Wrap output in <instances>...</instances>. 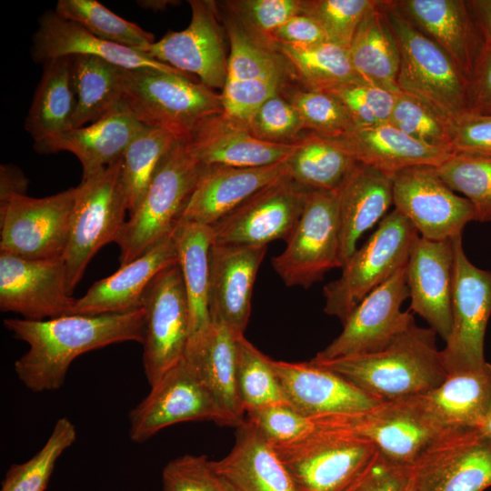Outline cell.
Segmentation results:
<instances>
[{
	"mask_svg": "<svg viewBox=\"0 0 491 491\" xmlns=\"http://www.w3.org/2000/svg\"><path fill=\"white\" fill-rule=\"evenodd\" d=\"M145 323L143 307L123 314L4 320L5 328L29 346L15 362V372L35 393L59 389L72 362L86 352L123 342L143 344Z\"/></svg>",
	"mask_w": 491,
	"mask_h": 491,
	"instance_id": "cell-1",
	"label": "cell"
},
{
	"mask_svg": "<svg viewBox=\"0 0 491 491\" xmlns=\"http://www.w3.org/2000/svg\"><path fill=\"white\" fill-rule=\"evenodd\" d=\"M436 333L414 322L386 347L370 354L325 361H310L331 370L383 401L426 394L447 376Z\"/></svg>",
	"mask_w": 491,
	"mask_h": 491,
	"instance_id": "cell-2",
	"label": "cell"
},
{
	"mask_svg": "<svg viewBox=\"0 0 491 491\" xmlns=\"http://www.w3.org/2000/svg\"><path fill=\"white\" fill-rule=\"evenodd\" d=\"M400 54V91L424 101L450 123L471 112L469 81L450 56L395 5L382 1Z\"/></svg>",
	"mask_w": 491,
	"mask_h": 491,
	"instance_id": "cell-3",
	"label": "cell"
},
{
	"mask_svg": "<svg viewBox=\"0 0 491 491\" xmlns=\"http://www.w3.org/2000/svg\"><path fill=\"white\" fill-rule=\"evenodd\" d=\"M203 168L191 155L185 141L176 139L117 236L120 266L136 259L172 235Z\"/></svg>",
	"mask_w": 491,
	"mask_h": 491,
	"instance_id": "cell-4",
	"label": "cell"
},
{
	"mask_svg": "<svg viewBox=\"0 0 491 491\" xmlns=\"http://www.w3.org/2000/svg\"><path fill=\"white\" fill-rule=\"evenodd\" d=\"M122 87L124 101L144 125L167 131L178 140L223 113L221 94L187 75L123 68Z\"/></svg>",
	"mask_w": 491,
	"mask_h": 491,
	"instance_id": "cell-5",
	"label": "cell"
},
{
	"mask_svg": "<svg viewBox=\"0 0 491 491\" xmlns=\"http://www.w3.org/2000/svg\"><path fill=\"white\" fill-rule=\"evenodd\" d=\"M418 233L394 209L385 216L366 243L342 266L339 278L325 286L324 311L342 325L374 289L406 266Z\"/></svg>",
	"mask_w": 491,
	"mask_h": 491,
	"instance_id": "cell-6",
	"label": "cell"
},
{
	"mask_svg": "<svg viewBox=\"0 0 491 491\" xmlns=\"http://www.w3.org/2000/svg\"><path fill=\"white\" fill-rule=\"evenodd\" d=\"M72 213L64 261L71 294L94 256L115 243L128 211L121 180V159L82 179Z\"/></svg>",
	"mask_w": 491,
	"mask_h": 491,
	"instance_id": "cell-7",
	"label": "cell"
},
{
	"mask_svg": "<svg viewBox=\"0 0 491 491\" xmlns=\"http://www.w3.org/2000/svg\"><path fill=\"white\" fill-rule=\"evenodd\" d=\"M312 419L318 427L369 440L384 457L406 467L446 430L427 412L419 396L383 401L360 412Z\"/></svg>",
	"mask_w": 491,
	"mask_h": 491,
	"instance_id": "cell-8",
	"label": "cell"
},
{
	"mask_svg": "<svg viewBox=\"0 0 491 491\" xmlns=\"http://www.w3.org/2000/svg\"><path fill=\"white\" fill-rule=\"evenodd\" d=\"M273 447L297 491H343L377 452L364 437L318 426L298 441Z\"/></svg>",
	"mask_w": 491,
	"mask_h": 491,
	"instance_id": "cell-9",
	"label": "cell"
},
{
	"mask_svg": "<svg viewBox=\"0 0 491 491\" xmlns=\"http://www.w3.org/2000/svg\"><path fill=\"white\" fill-rule=\"evenodd\" d=\"M272 266L287 286L308 288L341 267L337 192L312 190L284 251Z\"/></svg>",
	"mask_w": 491,
	"mask_h": 491,
	"instance_id": "cell-10",
	"label": "cell"
},
{
	"mask_svg": "<svg viewBox=\"0 0 491 491\" xmlns=\"http://www.w3.org/2000/svg\"><path fill=\"white\" fill-rule=\"evenodd\" d=\"M77 188L49 196L15 195L0 205V253L30 260L63 258Z\"/></svg>",
	"mask_w": 491,
	"mask_h": 491,
	"instance_id": "cell-11",
	"label": "cell"
},
{
	"mask_svg": "<svg viewBox=\"0 0 491 491\" xmlns=\"http://www.w3.org/2000/svg\"><path fill=\"white\" fill-rule=\"evenodd\" d=\"M143 366L150 386L183 358L191 336L190 308L178 263L161 270L146 287Z\"/></svg>",
	"mask_w": 491,
	"mask_h": 491,
	"instance_id": "cell-12",
	"label": "cell"
},
{
	"mask_svg": "<svg viewBox=\"0 0 491 491\" xmlns=\"http://www.w3.org/2000/svg\"><path fill=\"white\" fill-rule=\"evenodd\" d=\"M129 413V437L143 443L160 430L183 422L239 423L217 401L184 358L154 386Z\"/></svg>",
	"mask_w": 491,
	"mask_h": 491,
	"instance_id": "cell-13",
	"label": "cell"
},
{
	"mask_svg": "<svg viewBox=\"0 0 491 491\" xmlns=\"http://www.w3.org/2000/svg\"><path fill=\"white\" fill-rule=\"evenodd\" d=\"M452 239V326L446 346L440 350L447 374L479 368L486 363L484 340L491 315V271L480 269L468 260L462 234Z\"/></svg>",
	"mask_w": 491,
	"mask_h": 491,
	"instance_id": "cell-14",
	"label": "cell"
},
{
	"mask_svg": "<svg viewBox=\"0 0 491 491\" xmlns=\"http://www.w3.org/2000/svg\"><path fill=\"white\" fill-rule=\"evenodd\" d=\"M407 468L414 491H485L491 441L479 429H446Z\"/></svg>",
	"mask_w": 491,
	"mask_h": 491,
	"instance_id": "cell-15",
	"label": "cell"
},
{
	"mask_svg": "<svg viewBox=\"0 0 491 491\" xmlns=\"http://www.w3.org/2000/svg\"><path fill=\"white\" fill-rule=\"evenodd\" d=\"M311 191L287 175L273 181L212 226L213 243L267 246L287 241Z\"/></svg>",
	"mask_w": 491,
	"mask_h": 491,
	"instance_id": "cell-16",
	"label": "cell"
},
{
	"mask_svg": "<svg viewBox=\"0 0 491 491\" xmlns=\"http://www.w3.org/2000/svg\"><path fill=\"white\" fill-rule=\"evenodd\" d=\"M393 204L421 237L442 241L461 235L477 221L473 205L453 191L436 167L413 166L392 176Z\"/></svg>",
	"mask_w": 491,
	"mask_h": 491,
	"instance_id": "cell-17",
	"label": "cell"
},
{
	"mask_svg": "<svg viewBox=\"0 0 491 491\" xmlns=\"http://www.w3.org/2000/svg\"><path fill=\"white\" fill-rule=\"evenodd\" d=\"M409 297L405 267L370 292L343 324V330L315 361L377 352L407 329L415 319L403 302Z\"/></svg>",
	"mask_w": 491,
	"mask_h": 491,
	"instance_id": "cell-18",
	"label": "cell"
},
{
	"mask_svg": "<svg viewBox=\"0 0 491 491\" xmlns=\"http://www.w3.org/2000/svg\"><path fill=\"white\" fill-rule=\"evenodd\" d=\"M75 298L63 258L30 260L0 253V309L42 321L71 315Z\"/></svg>",
	"mask_w": 491,
	"mask_h": 491,
	"instance_id": "cell-19",
	"label": "cell"
},
{
	"mask_svg": "<svg viewBox=\"0 0 491 491\" xmlns=\"http://www.w3.org/2000/svg\"><path fill=\"white\" fill-rule=\"evenodd\" d=\"M191 20L186 28L171 31L146 50L154 59L183 73L197 75L202 84L223 89L227 75L222 31L211 1L190 0Z\"/></svg>",
	"mask_w": 491,
	"mask_h": 491,
	"instance_id": "cell-20",
	"label": "cell"
},
{
	"mask_svg": "<svg viewBox=\"0 0 491 491\" xmlns=\"http://www.w3.org/2000/svg\"><path fill=\"white\" fill-rule=\"evenodd\" d=\"M396 8L439 45L470 82L488 36L469 1L402 0Z\"/></svg>",
	"mask_w": 491,
	"mask_h": 491,
	"instance_id": "cell-21",
	"label": "cell"
},
{
	"mask_svg": "<svg viewBox=\"0 0 491 491\" xmlns=\"http://www.w3.org/2000/svg\"><path fill=\"white\" fill-rule=\"evenodd\" d=\"M267 246L212 244L209 314L235 335H245L255 280Z\"/></svg>",
	"mask_w": 491,
	"mask_h": 491,
	"instance_id": "cell-22",
	"label": "cell"
},
{
	"mask_svg": "<svg viewBox=\"0 0 491 491\" xmlns=\"http://www.w3.org/2000/svg\"><path fill=\"white\" fill-rule=\"evenodd\" d=\"M453 269L452 238H416L405 266L410 310L424 318L445 342L452 326Z\"/></svg>",
	"mask_w": 491,
	"mask_h": 491,
	"instance_id": "cell-23",
	"label": "cell"
},
{
	"mask_svg": "<svg viewBox=\"0 0 491 491\" xmlns=\"http://www.w3.org/2000/svg\"><path fill=\"white\" fill-rule=\"evenodd\" d=\"M272 366L288 402L311 418L360 412L381 402L338 374L311 361L272 359Z\"/></svg>",
	"mask_w": 491,
	"mask_h": 491,
	"instance_id": "cell-24",
	"label": "cell"
},
{
	"mask_svg": "<svg viewBox=\"0 0 491 491\" xmlns=\"http://www.w3.org/2000/svg\"><path fill=\"white\" fill-rule=\"evenodd\" d=\"M191 155L203 166L260 167L286 160L297 141L273 143L255 136L248 127L225 116L214 115L185 140Z\"/></svg>",
	"mask_w": 491,
	"mask_h": 491,
	"instance_id": "cell-25",
	"label": "cell"
},
{
	"mask_svg": "<svg viewBox=\"0 0 491 491\" xmlns=\"http://www.w3.org/2000/svg\"><path fill=\"white\" fill-rule=\"evenodd\" d=\"M75 55L97 56L125 69H155L188 76L144 52L100 39L55 10L45 11L33 35L32 59L44 65L51 59Z\"/></svg>",
	"mask_w": 491,
	"mask_h": 491,
	"instance_id": "cell-26",
	"label": "cell"
},
{
	"mask_svg": "<svg viewBox=\"0 0 491 491\" xmlns=\"http://www.w3.org/2000/svg\"><path fill=\"white\" fill-rule=\"evenodd\" d=\"M285 175L286 160L260 167L204 166L178 224L213 226L253 194Z\"/></svg>",
	"mask_w": 491,
	"mask_h": 491,
	"instance_id": "cell-27",
	"label": "cell"
},
{
	"mask_svg": "<svg viewBox=\"0 0 491 491\" xmlns=\"http://www.w3.org/2000/svg\"><path fill=\"white\" fill-rule=\"evenodd\" d=\"M145 127L123 101L91 125L72 128L35 143L34 147L40 154L72 153L81 163L84 179L119 161Z\"/></svg>",
	"mask_w": 491,
	"mask_h": 491,
	"instance_id": "cell-28",
	"label": "cell"
},
{
	"mask_svg": "<svg viewBox=\"0 0 491 491\" xmlns=\"http://www.w3.org/2000/svg\"><path fill=\"white\" fill-rule=\"evenodd\" d=\"M176 262L177 250L173 232L141 256L94 283L83 296L75 300L71 315L123 314L139 309L143 295L152 279Z\"/></svg>",
	"mask_w": 491,
	"mask_h": 491,
	"instance_id": "cell-29",
	"label": "cell"
},
{
	"mask_svg": "<svg viewBox=\"0 0 491 491\" xmlns=\"http://www.w3.org/2000/svg\"><path fill=\"white\" fill-rule=\"evenodd\" d=\"M336 139L357 163L374 167L390 176L413 166L437 167L454 155L446 148L416 140L389 122L356 127Z\"/></svg>",
	"mask_w": 491,
	"mask_h": 491,
	"instance_id": "cell-30",
	"label": "cell"
},
{
	"mask_svg": "<svg viewBox=\"0 0 491 491\" xmlns=\"http://www.w3.org/2000/svg\"><path fill=\"white\" fill-rule=\"evenodd\" d=\"M340 227V258L356 249L361 235L372 228L393 204L392 176L357 163L336 190Z\"/></svg>",
	"mask_w": 491,
	"mask_h": 491,
	"instance_id": "cell-31",
	"label": "cell"
},
{
	"mask_svg": "<svg viewBox=\"0 0 491 491\" xmlns=\"http://www.w3.org/2000/svg\"><path fill=\"white\" fill-rule=\"evenodd\" d=\"M211 462L238 491H297L273 446L246 419L236 426L229 454Z\"/></svg>",
	"mask_w": 491,
	"mask_h": 491,
	"instance_id": "cell-32",
	"label": "cell"
},
{
	"mask_svg": "<svg viewBox=\"0 0 491 491\" xmlns=\"http://www.w3.org/2000/svg\"><path fill=\"white\" fill-rule=\"evenodd\" d=\"M237 336L225 325L211 321L205 328L190 336L184 360L240 425L246 420V412L235 382Z\"/></svg>",
	"mask_w": 491,
	"mask_h": 491,
	"instance_id": "cell-33",
	"label": "cell"
},
{
	"mask_svg": "<svg viewBox=\"0 0 491 491\" xmlns=\"http://www.w3.org/2000/svg\"><path fill=\"white\" fill-rule=\"evenodd\" d=\"M419 396L443 428L480 430L491 405V364L448 373L438 386Z\"/></svg>",
	"mask_w": 491,
	"mask_h": 491,
	"instance_id": "cell-34",
	"label": "cell"
},
{
	"mask_svg": "<svg viewBox=\"0 0 491 491\" xmlns=\"http://www.w3.org/2000/svg\"><path fill=\"white\" fill-rule=\"evenodd\" d=\"M352 65L360 78L394 93L400 54L396 36L382 7V1L367 11L348 47Z\"/></svg>",
	"mask_w": 491,
	"mask_h": 491,
	"instance_id": "cell-35",
	"label": "cell"
},
{
	"mask_svg": "<svg viewBox=\"0 0 491 491\" xmlns=\"http://www.w3.org/2000/svg\"><path fill=\"white\" fill-rule=\"evenodd\" d=\"M43 65V74L25 120V129L34 144L72 129L76 105L72 56L51 59Z\"/></svg>",
	"mask_w": 491,
	"mask_h": 491,
	"instance_id": "cell-36",
	"label": "cell"
},
{
	"mask_svg": "<svg viewBox=\"0 0 491 491\" xmlns=\"http://www.w3.org/2000/svg\"><path fill=\"white\" fill-rule=\"evenodd\" d=\"M174 235L177 263L189 303L192 336L211 323L209 276L213 230L212 226L205 225L179 223Z\"/></svg>",
	"mask_w": 491,
	"mask_h": 491,
	"instance_id": "cell-37",
	"label": "cell"
},
{
	"mask_svg": "<svg viewBox=\"0 0 491 491\" xmlns=\"http://www.w3.org/2000/svg\"><path fill=\"white\" fill-rule=\"evenodd\" d=\"M357 162L336 138L314 133L297 140L286 175L311 190L336 191Z\"/></svg>",
	"mask_w": 491,
	"mask_h": 491,
	"instance_id": "cell-38",
	"label": "cell"
},
{
	"mask_svg": "<svg viewBox=\"0 0 491 491\" xmlns=\"http://www.w3.org/2000/svg\"><path fill=\"white\" fill-rule=\"evenodd\" d=\"M122 70L97 56H72L76 101L72 128L97 121L124 101Z\"/></svg>",
	"mask_w": 491,
	"mask_h": 491,
	"instance_id": "cell-39",
	"label": "cell"
},
{
	"mask_svg": "<svg viewBox=\"0 0 491 491\" xmlns=\"http://www.w3.org/2000/svg\"><path fill=\"white\" fill-rule=\"evenodd\" d=\"M271 48L282 55L304 88L329 92L364 82L352 65L348 49L336 44L302 47L275 42Z\"/></svg>",
	"mask_w": 491,
	"mask_h": 491,
	"instance_id": "cell-40",
	"label": "cell"
},
{
	"mask_svg": "<svg viewBox=\"0 0 491 491\" xmlns=\"http://www.w3.org/2000/svg\"><path fill=\"white\" fill-rule=\"evenodd\" d=\"M176 138L167 131L145 126L121 157V180L131 214L143 199L155 172Z\"/></svg>",
	"mask_w": 491,
	"mask_h": 491,
	"instance_id": "cell-41",
	"label": "cell"
},
{
	"mask_svg": "<svg viewBox=\"0 0 491 491\" xmlns=\"http://www.w3.org/2000/svg\"><path fill=\"white\" fill-rule=\"evenodd\" d=\"M55 11L100 39L145 54L155 41L151 33L118 16L95 0H59Z\"/></svg>",
	"mask_w": 491,
	"mask_h": 491,
	"instance_id": "cell-42",
	"label": "cell"
},
{
	"mask_svg": "<svg viewBox=\"0 0 491 491\" xmlns=\"http://www.w3.org/2000/svg\"><path fill=\"white\" fill-rule=\"evenodd\" d=\"M235 382L245 412L266 406L289 403L272 359L251 344L245 335L235 341Z\"/></svg>",
	"mask_w": 491,
	"mask_h": 491,
	"instance_id": "cell-43",
	"label": "cell"
},
{
	"mask_svg": "<svg viewBox=\"0 0 491 491\" xmlns=\"http://www.w3.org/2000/svg\"><path fill=\"white\" fill-rule=\"evenodd\" d=\"M225 26L230 42L226 81L286 76L288 65L281 55L254 38L233 15Z\"/></svg>",
	"mask_w": 491,
	"mask_h": 491,
	"instance_id": "cell-44",
	"label": "cell"
},
{
	"mask_svg": "<svg viewBox=\"0 0 491 491\" xmlns=\"http://www.w3.org/2000/svg\"><path fill=\"white\" fill-rule=\"evenodd\" d=\"M76 439V428L67 417L59 418L42 448L27 461L10 466L0 491H45L55 463Z\"/></svg>",
	"mask_w": 491,
	"mask_h": 491,
	"instance_id": "cell-45",
	"label": "cell"
},
{
	"mask_svg": "<svg viewBox=\"0 0 491 491\" xmlns=\"http://www.w3.org/2000/svg\"><path fill=\"white\" fill-rule=\"evenodd\" d=\"M436 169L453 191L469 200L477 221H491V157L454 154Z\"/></svg>",
	"mask_w": 491,
	"mask_h": 491,
	"instance_id": "cell-46",
	"label": "cell"
},
{
	"mask_svg": "<svg viewBox=\"0 0 491 491\" xmlns=\"http://www.w3.org/2000/svg\"><path fill=\"white\" fill-rule=\"evenodd\" d=\"M281 91L299 113L305 129L311 133L336 138L356 128L344 105L330 93L299 87Z\"/></svg>",
	"mask_w": 491,
	"mask_h": 491,
	"instance_id": "cell-47",
	"label": "cell"
},
{
	"mask_svg": "<svg viewBox=\"0 0 491 491\" xmlns=\"http://www.w3.org/2000/svg\"><path fill=\"white\" fill-rule=\"evenodd\" d=\"M389 123L419 142L451 151V123L415 95L396 94Z\"/></svg>",
	"mask_w": 491,
	"mask_h": 491,
	"instance_id": "cell-48",
	"label": "cell"
},
{
	"mask_svg": "<svg viewBox=\"0 0 491 491\" xmlns=\"http://www.w3.org/2000/svg\"><path fill=\"white\" fill-rule=\"evenodd\" d=\"M372 0H303V12L323 29L327 42L349 47Z\"/></svg>",
	"mask_w": 491,
	"mask_h": 491,
	"instance_id": "cell-49",
	"label": "cell"
},
{
	"mask_svg": "<svg viewBox=\"0 0 491 491\" xmlns=\"http://www.w3.org/2000/svg\"><path fill=\"white\" fill-rule=\"evenodd\" d=\"M224 3L247 32L269 48L273 33L303 12V0H233Z\"/></svg>",
	"mask_w": 491,
	"mask_h": 491,
	"instance_id": "cell-50",
	"label": "cell"
},
{
	"mask_svg": "<svg viewBox=\"0 0 491 491\" xmlns=\"http://www.w3.org/2000/svg\"><path fill=\"white\" fill-rule=\"evenodd\" d=\"M162 491H238L217 473L205 456L184 455L162 472Z\"/></svg>",
	"mask_w": 491,
	"mask_h": 491,
	"instance_id": "cell-51",
	"label": "cell"
},
{
	"mask_svg": "<svg viewBox=\"0 0 491 491\" xmlns=\"http://www.w3.org/2000/svg\"><path fill=\"white\" fill-rule=\"evenodd\" d=\"M251 422L272 445H287L298 441L316 428L314 420L296 410L290 403H278L246 413Z\"/></svg>",
	"mask_w": 491,
	"mask_h": 491,
	"instance_id": "cell-52",
	"label": "cell"
},
{
	"mask_svg": "<svg viewBox=\"0 0 491 491\" xmlns=\"http://www.w3.org/2000/svg\"><path fill=\"white\" fill-rule=\"evenodd\" d=\"M327 93L344 105L356 127L389 122L397 94L366 82L341 86Z\"/></svg>",
	"mask_w": 491,
	"mask_h": 491,
	"instance_id": "cell-53",
	"label": "cell"
},
{
	"mask_svg": "<svg viewBox=\"0 0 491 491\" xmlns=\"http://www.w3.org/2000/svg\"><path fill=\"white\" fill-rule=\"evenodd\" d=\"M257 138L273 143H293L305 129L304 122L293 105L280 93L266 101L247 124Z\"/></svg>",
	"mask_w": 491,
	"mask_h": 491,
	"instance_id": "cell-54",
	"label": "cell"
},
{
	"mask_svg": "<svg viewBox=\"0 0 491 491\" xmlns=\"http://www.w3.org/2000/svg\"><path fill=\"white\" fill-rule=\"evenodd\" d=\"M284 79V76H276L248 81H226L221 92L223 114L247 126L257 109L281 92Z\"/></svg>",
	"mask_w": 491,
	"mask_h": 491,
	"instance_id": "cell-55",
	"label": "cell"
},
{
	"mask_svg": "<svg viewBox=\"0 0 491 491\" xmlns=\"http://www.w3.org/2000/svg\"><path fill=\"white\" fill-rule=\"evenodd\" d=\"M453 154L491 157V114L469 112L451 123Z\"/></svg>",
	"mask_w": 491,
	"mask_h": 491,
	"instance_id": "cell-56",
	"label": "cell"
},
{
	"mask_svg": "<svg viewBox=\"0 0 491 491\" xmlns=\"http://www.w3.org/2000/svg\"><path fill=\"white\" fill-rule=\"evenodd\" d=\"M408 481L407 467L394 464L376 452L343 491H403Z\"/></svg>",
	"mask_w": 491,
	"mask_h": 491,
	"instance_id": "cell-57",
	"label": "cell"
},
{
	"mask_svg": "<svg viewBox=\"0 0 491 491\" xmlns=\"http://www.w3.org/2000/svg\"><path fill=\"white\" fill-rule=\"evenodd\" d=\"M271 40L272 45L278 42L302 47L327 42L320 25L305 14L295 15L286 22L273 33Z\"/></svg>",
	"mask_w": 491,
	"mask_h": 491,
	"instance_id": "cell-58",
	"label": "cell"
},
{
	"mask_svg": "<svg viewBox=\"0 0 491 491\" xmlns=\"http://www.w3.org/2000/svg\"><path fill=\"white\" fill-rule=\"evenodd\" d=\"M469 86L471 112L491 114V39L489 37L469 82Z\"/></svg>",
	"mask_w": 491,
	"mask_h": 491,
	"instance_id": "cell-59",
	"label": "cell"
},
{
	"mask_svg": "<svg viewBox=\"0 0 491 491\" xmlns=\"http://www.w3.org/2000/svg\"><path fill=\"white\" fill-rule=\"evenodd\" d=\"M28 180L21 169L12 164L0 166V205L15 195H26Z\"/></svg>",
	"mask_w": 491,
	"mask_h": 491,
	"instance_id": "cell-60",
	"label": "cell"
},
{
	"mask_svg": "<svg viewBox=\"0 0 491 491\" xmlns=\"http://www.w3.org/2000/svg\"><path fill=\"white\" fill-rule=\"evenodd\" d=\"M469 2L486 35L491 39V0H473Z\"/></svg>",
	"mask_w": 491,
	"mask_h": 491,
	"instance_id": "cell-61",
	"label": "cell"
},
{
	"mask_svg": "<svg viewBox=\"0 0 491 491\" xmlns=\"http://www.w3.org/2000/svg\"><path fill=\"white\" fill-rule=\"evenodd\" d=\"M137 3L141 7L145 9L157 11V10L165 9L167 5H171L173 1L143 0V1H137Z\"/></svg>",
	"mask_w": 491,
	"mask_h": 491,
	"instance_id": "cell-62",
	"label": "cell"
},
{
	"mask_svg": "<svg viewBox=\"0 0 491 491\" xmlns=\"http://www.w3.org/2000/svg\"><path fill=\"white\" fill-rule=\"evenodd\" d=\"M480 431L491 441V405Z\"/></svg>",
	"mask_w": 491,
	"mask_h": 491,
	"instance_id": "cell-63",
	"label": "cell"
},
{
	"mask_svg": "<svg viewBox=\"0 0 491 491\" xmlns=\"http://www.w3.org/2000/svg\"><path fill=\"white\" fill-rule=\"evenodd\" d=\"M408 477H409V476H408ZM403 491H414V489H413V487L411 486L409 481H408L407 486H406V488H405Z\"/></svg>",
	"mask_w": 491,
	"mask_h": 491,
	"instance_id": "cell-64",
	"label": "cell"
}]
</instances>
